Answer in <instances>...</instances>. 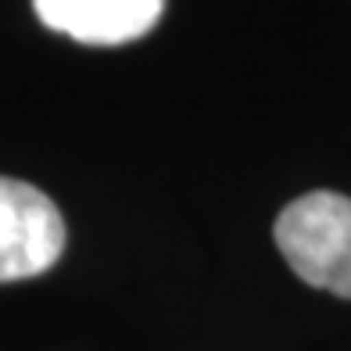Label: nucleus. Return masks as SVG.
<instances>
[{"label": "nucleus", "mask_w": 351, "mask_h": 351, "mask_svg": "<svg viewBox=\"0 0 351 351\" xmlns=\"http://www.w3.org/2000/svg\"><path fill=\"white\" fill-rule=\"evenodd\" d=\"M273 233L287 265L308 287L351 298V197L312 190L280 212Z\"/></svg>", "instance_id": "f257e3e1"}, {"label": "nucleus", "mask_w": 351, "mask_h": 351, "mask_svg": "<svg viewBox=\"0 0 351 351\" xmlns=\"http://www.w3.org/2000/svg\"><path fill=\"white\" fill-rule=\"evenodd\" d=\"M65 251V219L33 183L0 176V283L33 280Z\"/></svg>", "instance_id": "f03ea898"}, {"label": "nucleus", "mask_w": 351, "mask_h": 351, "mask_svg": "<svg viewBox=\"0 0 351 351\" xmlns=\"http://www.w3.org/2000/svg\"><path fill=\"white\" fill-rule=\"evenodd\" d=\"M40 22L90 47H119L151 33L165 0H33Z\"/></svg>", "instance_id": "7ed1b4c3"}]
</instances>
